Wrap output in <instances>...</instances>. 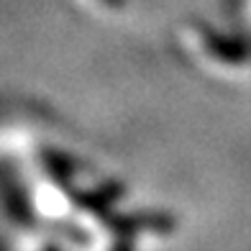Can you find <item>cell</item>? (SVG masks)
Segmentation results:
<instances>
[{"label":"cell","instance_id":"1","mask_svg":"<svg viewBox=\"0 0 251 251\" xmlns=\"http://www.w3.org/2000/svg\"><path fill=\"white\" fill-rule=\"evenodd\" d=\"M108 3H121V0H108Z\"/></svg>","mask_w":251,"mask_h":251}]
</instances>
